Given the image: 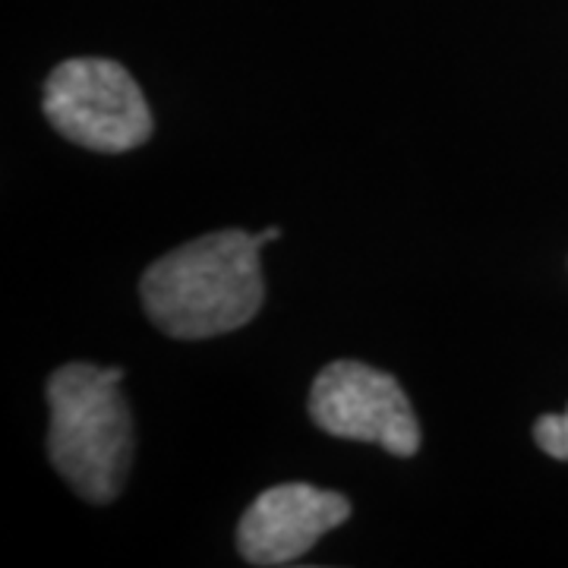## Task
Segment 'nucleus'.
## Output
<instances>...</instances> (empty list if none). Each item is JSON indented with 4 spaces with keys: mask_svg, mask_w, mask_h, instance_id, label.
Here are the masks:
<instances>
[{
    "mask_svg": "<svg viewBox=\"0 0 568 568\" xmlns=\"http://www.w3.org/2000/svg\"><path fill=\"white\" fill-rule=\"evenodd\" d=\"M123 369L67 364L48 383V452L82 499L104 506L123 489L133 465V417L121 395Z\"/></svg>",
    "mask_w": 568,
    "mask_h": 568,
    "instance_id": "nucleus-2",
    "label": "nucleus"
},
{
    "mask_svg": "<svg viewBox=\"0 0 568 568\" xmlns=\"http://www.w3.org/2000/svg\"><path fill=\"white\" fill-rule=\"evenodd\" d=\"M534 439L547 455L568 462V410L566 414H547L534 426Z\"/></svg>",
    "mask_w": 568,
    "mask_h": 568,
    "instance_id": "nucleus-6",
    "label": "nucleus"
},
{
    "mask_svg": "<svg viewBox=\"0 0 568 568\" xmlns=\"http://www.w3.org/2000/svg\"><path fill=\"white\" fill-rule=\"evenodd\" d=\"M310 417L328 436L373 443L398 458L420 448V426L402 386L383 369L357 361H335L316 376Z\"/></svg>",
    "mask_w": 568,
    "mask_h": 568,
    "instance_id": "nucleus-4",
    "label": "nucleus"
},
{
    "mask_svg": "<svg viewBox=\"0 0 568 568\" xmlns=\"http://www.w3.org/2000/svg\"><path fill=\"white\" fill-rule=\"evenodd\" d=\"M275 237H282L278 227L263 234L231 227L164 253L140 284L149 320L183 342L246 325L265 301L260 250Z\"/></svg>",
    "mask_w": 568,
    "mask_h": 568,
    "instance_id": "nucleus-1",
    "label": "nucleus"
},
{
    "mask_svg": "<svg viewBox=\"0 0 568 568\" xmlns=\"http://www.w3.org/2000/svg\"><path fill=\"white\" fill-rule=\"evenodd\" d=\"M44 118L63 140L92 152H130L152 136V111L121 63L73 58L44 82Z\"/></svg>",
    "mask_w": 568,
    "mask_h": 568,
    "instance_id": "nucleus-3",
    "label": "nucleus"
},
{
    "mask_svg": "<svg viewBox=\"0 0 568 568\" xmlns=\"http://www.w3.org/2000/svg\"><path fill=\"white\" fill-rule=\"evenodd\" d=\"M351 503L332 489L282 484L265 489L237 525V547L250 566H287L306 556L328 530L345 525Z\"/></svg>",
    "mask_w": 568,
    "mask_h": 568,
    "instance_id": "nucleus-5",
    "label": "nucleus"
}]
</instances>
